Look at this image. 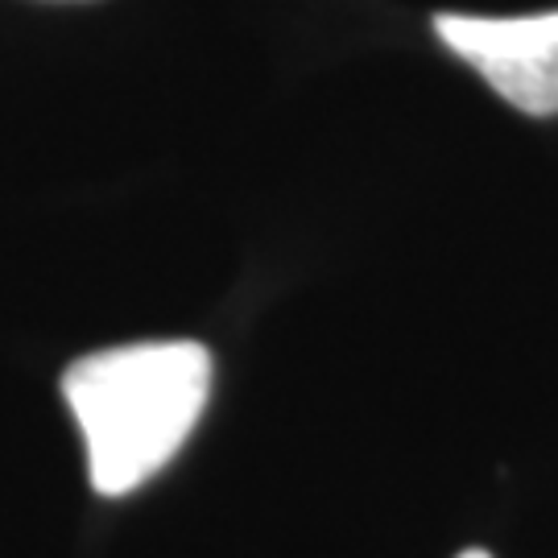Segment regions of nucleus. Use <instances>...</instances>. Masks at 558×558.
I'll return each instance as SVG.
<instances>
[{
	"instance_id": "1",
	"label": "nucleus",
	"mask_w": 558,
	"mask_h": 558,
	"mask_svg": "<svg viewBox=\"0 0 558 558\" xmlns=\"http://www.w3.org/2000/svg\"><path fill=\"white\" fill-rule=\"evenodd\" d=\"M62 398L87 447L92 488L124 497L191 439L211 398V352L195 339L104 348L62 373Z\"/></svg>"
},
{
	"instance_id": "2",
	"label": "nucleus",
	"mask_w": 558,
	"mask_h": 558,
	"mask_svg": "<svg viewBox=\"0 0 558 558\" xmlns=\"http://www.w3.org/2000/svg\"><path fill=\"white\" fill-rule=\"evenodd\" d=\"M435 29L447 50L480 71L500 100L530 117L558 112V9L530 17L439 13Z\"/></svg>"
},
{
	"instance_id": "3",
	"label": "nucleus",
	"mask_w": 558,
	"mask_h": 558,
	"mask_svg": "<svg viewBox=\"0 0 558 558\" xmlns=\"http://www.w3.org/2000/svg\"><path fill=\"white\" fill-rule=\"evenodd\" d=\"M459 558H488V555H484V550H463Z\"/></svg>"
}]
</instances>
